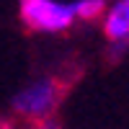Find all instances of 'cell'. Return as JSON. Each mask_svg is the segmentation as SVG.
<instances>
[{
  "mask_svg": "<svg viewBox=\"0 0 129 129\" xmlns=\"http://www.w3.org/2000/svg\"><path fill=\"white\" fill-rule=\"evenodd\" d=\"M0 129H16L13 119H8V116H3V114H0Z\"/></svg>",
  "mask_w": 129,
  "mask_h": 129,
  "instance_id": "obj_6",
  "label": "cell"
},
{
  "mask_svg": "<svg viewBox=\"0 0 129 129\" xmlns=\"http://www.w3.org/2000/svg\"><path fill=\"white\" fill-rule=\"evenodd\" d=\"M18 16L34 34H59L78 21L75 5L57 0H18Z\"/></svg>",
  "mask_w": 129,
  "mask_h": 129,
  "instance_id": "obj_2",
  "label": "cell"
},
{
  "mask_svg": "<svg viewBox=\"0 0 129 129\" xmlns=\"http://www.w3.org/2000/svg\"><path fill=\"white\" fill-rule=\"evenodd\" d=\"M75 5V16L78 21H98L106 13V3L103 0H78Z\"/></svg>",
  "mask_w": 129,
  "mask_h": 129,
  "instance_id": "obj_4",
  "label": "cell"
},
{
  "mask_svg": "<svg viewBox=\"0 0 129 129\" xmlns=\"http://www.w3.org/2000/svg\"><path fill=\"white\" fill-rule=\"evenodd\" d=\"M75 83H78V72H54L28 83L10 101L13 114L28 124L52 119L64 103V98L70 95V90L75 88Z\"/></svg>",
  "mask_w": 129,
  "mask_h": 129,
  "instance_id": "obj_1",
  "label": "cell"
},
{
  "mask_svg": "<svg viewBox=\"0 0 129 129\" xmlns=\"http://www.w3.org/2000/svg\"><path fill=\"white\" fill-rule=\"evenodd\" d=\"M103 34L116 47V52H121L124 44H129V0H119L109 8L103 21Z\"/></svg>",
  "mask_w": 129,
  "mask_h": 129,
  "instance_id": "obj_3",
  "label": "cell"
},
{
  "mask_svg": "<svg viewBox=\"0 0 129 129\" xmlns=\"http://www.w3.org/2000/svg\"><path fill=\"white\" fill-rule=\"evenodd\" d=\"M31 129H62V124L52 116V119H44V121H34V124H31Z\"/></svg>",
  "mask_w": 129,
  "mask_h": 129,
  "instance_id": "obj_5",
  "label": "cell"
}]
</instances>
